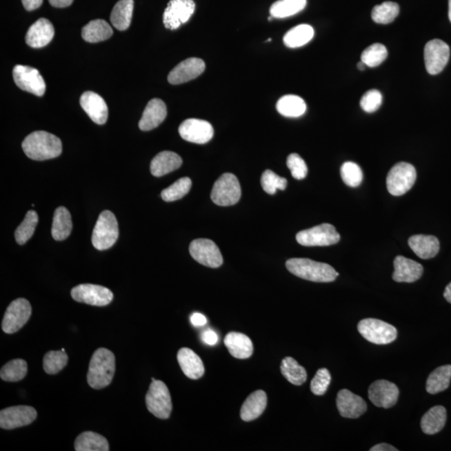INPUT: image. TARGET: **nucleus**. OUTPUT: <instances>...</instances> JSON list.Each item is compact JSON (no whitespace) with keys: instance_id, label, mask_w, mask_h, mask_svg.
<instances>
[{"instance_id":"nucleus-40","label":"nucleus","mask_w":451,"mask_h":451,"mask_svg":"<svg viewBox=\"0 0 451 451\" xmlns=\"http://www.w3.org/2000/svg\"><path fill=\"white\" fill-rule=\"evenodd\" d=\"M27 372L28 365L26 360L13 359L2 367L0 377L3 381L18 382L26 377Z\"/></svg>"},{"instance_id":"nucleus-24","label":"nucleus","mask_w":451,"mask_h":451,"mask_svg":"<svg viewBox=\"0 0 451 451\" xmlns=\"http://www.w3.org/2000/svg\"><path fill=\"white\" fill-rule=\"evenodd\" d=\"M167 106L160 99H152L142 114L139 128L144 132H148L159 126L167 117Z\"/></svg>"},{"instance_id":"nucleus-31","label":"nucleus","mask_w":451,"mask_h":451,"mask_svg":"<svg viewBox=\"0 0 451 451\" xmlns=\"http://www.w3.org/2000/svg\"><path fill=\"white\" fill-rule=\"evenodd\" d=\"M74 450L77 451H108V441L101 434L86 431L75 439Z\"/></svg>"},{"instance_id":"nucleus-33","label":"nucleus","mask_w":451,"mask_h":451,"mask_svg":"<svg viewBox=\"0 0 451 451\" xmlns=\"http://www.w3.org/2000/svg\"><path fill=\"white\" fill-rule=\"evenodd\" d=\"M113 30L103 19H96L87 23L82 29V38L89 43H98L112 37Z\"/></svg>"},{"instance_id":"nucleus-52","label":"nucleus","mask_w":451,"mask_h":451,"mask_svg":"<svg viewBox=\"0 0 451 451\" xmlns=\"http://www.w3.org/2000/svg\"><path fill=\"white\" fill-rule=\"evenodd\" d=\"M190 321H191L194 327H203L207 324L208 319L203 314H200V312H194L191 317H190Z\"/></svg>"},{"instance_id":"nucleus-22","label":"nucleus","mask_w":451,"mask_h":451,"mask_svg":"<svg viewBox=\"0 0 451 451\" xmlns=\"http://www.w3.org/2000/svg\"><path fill=\"white\" fill-rule=\"evenodd\" d=\"M54 29L52 23L46 19H39L30 26L26 34V41L31 48H42L52 41Z\"/></svg>"},{"instance_id":"nucleus-38","label":"nucleus","mask_w":451,"mask_h":451,"mask_svg":"<svg viewBox=\"0 0 451 451\" xmlns=\"http://www.w3.org/2000/svg\"><path fill=\"white\" fill-rule=\"evenodd\" d=\"M281 372L288 382L294 385H302L307 381V371L299 365L294 358L286 357L281 363Z\"/></svg>"},{"instance_id":"nucleus-54","label":"nucleus","mask_w":451,"mask_h":451,"mask_svg":"<svg viewBox=\"0 0 451 451\" xmlns=\"http://www.w3.org/2000/svg\"><path fill=\"white\" fill-rule=\"evenodd\" d=\"M370 451H398L395 447L382 443V444L376 445L370 450Z\"/></svg>"},{"instance_id":"nucleus-3","label":"nucleus","mask_w":451,"mask_h":451,"mask_svg":"<svg viewBox=\"0 0 451 451\" xmlns=\"http://www.w3.org/2000/svg\"><path fill=\"white\" fill-rule=\"evenodd\" d=\"M286 267L292 274L315 283L334 282L339 276L330 265L308 259H291L287 261Z\"/></svg>"},{"instance_id":"nucleus-44","label":"nucleus","mask_w":451,"mask_h":451,"mask_svg":"<svg viewBox=\"0 0 451 451\" xmlns=\"http://www.w3.org/2000/svg\"><path fill=\"white\" fill-rule=\"evenodd\" d=\"M68 356L64 351H49L43 359V370L49 374H57L66 366Z\"/></svg>"},{"instance_id":"nucleus-13","label":"nucleus","mask_w":451,"mask_h":451,"mask_svg":"<svg viewBox=\"0 0 451 451\" xmlns=\"http://www.w3.org/2000/svg\"><path fill=\"white\" fill-rule=\"evenodd\" d=\"M15 84L25 92L37 97H43L46 93V82L39 70L32 67L18 65L13 70Z\"/></svg>"},{"instance_id":"nucleus-46","label":"nucleus","mask_w":451,"mask_h":451,"mask_svg":"<svg viewBox=\"0 0 451 451\" xmlns=\"http://www.w3.org/2000/svg\"><path fill=\"white\" fill-rule=\"evenodd\" d=\"M340 173H341L343 183L349 186V187L357 188L362 183V170L354 162L347 161L343 163L341 170H340Z\"/></svg>"},{"instance_id":"nucleus-45","label":"nucleus","mask_w":451,"mask_h":451,"mask_svg":"<svg viewBox=\"0 0 451 451\" xmlns=\"http://www.w3.org/2000/svg\"><path fill=\"white\" fill-rule=\"evenodd\" d=\"M388 57L386 47L382 43H375L363 50L361 55V61L368 67L373 68L381 66Z\"/></svg>"},{"instance_id":"nucleus-14","label":"nucleus","mask_w":451,"mask_h":451,"mask_svg":"<svg viewBox=\"0 0 451 451\" xmlns=\"http://www.w3.org/2000/svg\"><path fill=\"white\" fill-rule=\"evenodd\" d=\"M193 0H171L163 14L164 26L168 30H177L187 23L195 11Z\"/></svg>"},{"instance_id":"nucleus-15","label":"nucleus","mask_w":451,"mask_h":451,"mask_svg":"<svg viewBox=\"0 0 451 451\" xmlns=\"http://www.w3.org/2000/svg\"><path fill=\"white\" fill-rule=\"evenodd\" d=\"M450 47L441 39H433L426 43L424 51L425 68L430 74L441 73L450 59Z\"/></svg>"},{"instance_id":"nucleus-8","label":"nucleus","mask_w":451,"mask_h":451,"mask_svg":"<svg viewBox=\"0 0 451 451\" xmlns=\"http://www.w3.org/2000/svg\"><path fill=\"white\" fill-rule=\"evenodd\" d=\"M359 334L367 341L385 345L394 341L397 339L398 332L391 324L375 319H365L358 324Z\"/></svg>"},{"instance_id":"nucleus-1","label":"nucleus","mask_w":451,"mask_h":451,"mask_svg":"<svg viewBox=\"0 0 451 451\" xmlns=\"http://www.w3.org/2000/svg\"><path fill=\"white\" fill-rule=\"evenodd\" d=\"M22 148L30 159L46 161L61 155L62 143L54 134L39 130L31 133L23 140Z\"/></svg>"},{"instance_id":"nucleus-27","label":"nucleus","mask_w":451,"mask_h":451,"mask_svg":"<svg viewBox=\"0 0 451 451\" xmlns=\"http://www.w3.org/2000/svg\"><path fill=\"white\" fill-rule=\"evenodd\" d=\"M225 346L233 357L245 359L250 358L253 353L252 340L247 335L237 332H231L226 335Z\"/></svg>"},{"instance_id":"nucleus-12","label":"nucleus","mask_w":451,"mask_h":451,"mask_svg":"<svg viewBox=\"0 0 451 451\" xmlns=\"http://www.w3.org/2000/svg\"><path fill=\"white\" fill-rule=\"evenodd\" d=\"M189 252L197 263L206 267L217 268L223 263L219 247L210 239H199L192 241L190 244Z\"/></svg>"},{"instance_id":"nucleus-42","label":"nucleus","mask_w":451,"mask_h":451,"mask_svg":"<svg viewBox=\"0 0 451 451\" xmlns=\"http://www.w3.org/2000/svg\"><path fill=\"white\" fill-rule=\"evenodd\" d=\"M39 217L37 212L29 211L15 231V240L19 245L25 244L31 239L37 227Z\"/></svg>"},{"instance_id":"nucleus-32","label":"nucleus","mask_w":451,"mask_h":451,"mask_svg":"<svg viewBox=\"0 0 451 451\" xmlns=\"http://www.w3.org/2000/svg\"><path fill=\"white\" fill-rule=\"evenodd\" d=\"M134 9V0H120L114 6L110 21L116 29L124 31L128 29L132 23Z\"/></svg>"},{"instance_id":"nucleus-7","label":"nucleus","mask_w":451,"mask_h":451,"mask_svg":"<svg viewBox=\"0 0 451 451\" xmlns=\"http://www.w3.org/2000/svg\"><path fill=\"white\" fill-rule=\"evenodd\" d=\"M242 190L235 175L225 173L217 180L211 193V199L221 207H228L239 203Z\"/></svg>"},{"instance_id":"nucleus-47","label":"nucleus","mask_w":451,"mask_h":451,"mask_svg":"<svg viewBox=\"0 0 451 451\" xmlns=\"http://www.w3.org/2000/svg\"><path fill=\"white\" fill-rule=\"evenodd\" d=\"M261 184L265 192L270 195H274L277 190L283 191L286 189L288 181L284 177L277 175L271 170H266L261 178Z\"/></svg>"},{"instance_id":"nucleus-29","label":"nucleus","mask_w":451,"mask_h":451,"mask_svg":"<svg viewBox=\"0 0 451 451\" xmlns=\"http://www.w3.org/2000/svg\"><path fill=\"white\" fill-rule=\"evenodd\" d=\"M268 398L263 390H257L252 393L243 403L241 409V419L249 422L258 419L267 407Z\"/></svg>"},{"instance_id":"nucleus-37","label":"nucleus","mask_w":451,"mask_h":451,"mask_svg":"<svg viewBox=\"0 0 451 451\" xmlns=\"http://www.w3.org/2000/svg\"><path fill=\"white\" fill-rule=\"evenodd\" d=\"M314 30L308 25H299L292 28L284 35L283 42L288 48H299L305 46L314 38Z\"/></svg>"},{"instance_id":"nucleus-43","label":"nucleus","mask_w":451,"mask_h":451,"mask_svg":"<svg viewBox=\"0 0 451 451\" xmlns=\"http://www.w3.org/2000/svg\"><path fill=\"white\" fill-rule=\"evenodd\" d=\"M192 188V181L189 177L180 178L161 192V197L165 201H175L183 199Z\"/></svg>"},{"instance_id":"nucleus-56","label":"nucleus","mask_w":451,"mask_h":451,"mask_svg":"<svg viewBox=\"0 0 451 451\" xmlns=\"http://www.w3.org/2000/svg\"><path fill=\"white\" fill-rule=\"evenodd\" d=\"M444 297L445 299L448 301L450 303H451V283L447 285L444 292Z\"/></svg>"},{"instance_id":"nucleus-35","label":"nucleus","mask_w":451,"mask_h":451,"mask_svg":"<svg viewBox=\"0 0 451 451\" xmlns=\"http://www.w3.org/2000/svg\"><path fill=\"white\" fill-rule=\"evenodd\" d=\"M451 379V365L441 366L434 370L427 379L426 391L430 394L442 392L450 386Z\"/></svg>"},{"instance_id":"nucleus-55","label":"nucleus","mask_w":451,"mask_h":451,"mask_svg":"<svg viewBox=\"0 0 451 451\" xmlns=\"http://www.w3.org/2000/svg\"><path fill=\"white\" fill-rule=\"evenodd\" d=\"M74 0H49L51 6L55 8H66L72 5Z\"/></svg>"},{"instance_id":"nucleus-48","label":"nucleus","mask_w":451,"mask_h":451,"mask_svg":"<svg viewBox=\"0 0 451 451\" xmlns=\"http://www.w3.org/2000/svg\"><path fill=\"white\" fill-rule=\"evenodd\" d=\"M331 383V374L325 368L320 369L312 379L310 389L315 395H323L327 392Z\"/></svg>"},{"instance_id":"nucleus-30","label":"nucleus","mask_w":451,"mask_h":451,"mask_svg":"<svg viewBox=\"0 0 451 451\" xmlns=\"http://www.w3.org/2000/svg\"><path fill=\"white\" fill-rule=\"evenodd\" d=\"M447 419L445 407L437 405L432 407L421 419V429L426 434H434L444 428Z\"/></svg>"},{"instance_id":"nucleus-17","label":"nucleus","mask_w":451,"mask_h":451,"mask_svg":"<svg viewBox=\"0 0 451 451\" xmlns=\"http://www.w3.org/2000/svg\"><path fill=\"white\" fill-rule=\"evenodd\" d=\"M179 134L183 140L192 143L206 144L212 139L214 130L208 121L188 119L181 124Z\"/></svg>"},{"instance_id":"nucleus-51","label":"nucleus","mask_w":451,"mask_h":451,"mask_svg":"<svg viewBox=\"0 0 451 451\" xmlns=\"http://www.w3.org/2000/svg\"><path fill=\"white\" fill-rule=\"evenodd\" d=\"M201 339L208 345L214 346L219 342V336H217L214 330L208 328L201 334Z\"/></svg>"},{"instance_id":"nucleus-21","label":"nucleus","mask_w":451,"mask_h":451,"mask_svg":"<svg viewBox=\"0 0 451 451\" xmlns=\"http://www.w3.org/2000/svg\"><path fill=\"white\" fill-rule=\"evenodd\" d=\"M81 106L89 117L98 125H104L108 119V108L104 99L98 94L86 92L82 94Z\"/></svg>"},{"instance_id":"nucleus-25","label":"nucleus","mask_w":451,"mask_h":451,"mask_svg":"<svg viewBox=\"0 0 451 451\" xmlns=\"http://www.w3.org/2000/svg\"><path fill=\"white\" fill-rule=\"evenodd\" d=\"M177 361L184 374L191 379H199L205 373V367L195 352L183 348L177 353Z\"/></svg>"},{"instance_id":"nucleus-16","label":"nucleus","mask_w":451,"mask_h":451,"mask_svg":"<svg viewBox=\"0 0 451 451\" xmlns=\"http://www.w3.org/2000/svg\"><path fill=\"white\" fill-rule=\"evenodd\" d=\"M37 418V411L27 405L12 406L0 411V427L14 430L31 424Z\"/></svg>"},{"instance_id":"nucleus-23","label":"nucleus","mask_w":451,"mask_h":451,"mask_svg":"<svg viewBox=\"0 0 451 451\" xmlns=\"http://www.w3.org/2000/svg\"><path fill=\"white\" fill-rule=\"evenodd\" d=\"M393 279L397 283H414L421 278L424 268L414 260L397 256L394 261Z\"/></svg>"},{"instance_id":"nucleus-58","label":"nucleus","mask_w":451,"mask_h":451,"mask_svg":"<svg viewBox=\"0 0 451 451\" xmlns=\"http://www.w3.org/2000/svg\"><path fill=\"white\" fill-rule=\"evenodd\" d=\"M449 19L451 22V0H449Z\"/></svg>"},{"instance_id":"nucleus-2","label":"nucleus","mask_w":451,"mask_h":451,"mask_svg":"<svg viewBox=\"0 0 451 451\" xmlns=\"http://www.w3.org/2000/svg\"><path fill=\"white\" fill-rule=\"evenodd\" d=\"M114 371H116L114 354L105 348H100L94 351L90 359L87 381L92 389H103L112 382Z\"/></svg>"},{"instance_id":"nucleus-6","label":"nucleus","mask_w":451,"mask_h":451,"mask_svg":"<svg viewBox=\"0 0 451 451\" xmlns=\"http://www.w3.org/2000/svg\"><path fill=\"white\" fill-rule=\"evenodd\" d=\"M417 170L407 162H399L388 174L386 184L391 195L399 197L408 192L417 181Z\"/></svg>"},{"instance_id":"nucleus-28","label":"nucleus","mask_w":451,"mask_h":451,"mask_svg":"<svg viewBox=\"0 0 451 451\" xmlns=\"http://www.w3.org/2000/svg\"><path fill=\"white\" fill-rule=\"evenodd\" d=\"M409 246L419 258L430 259L440 251V242L437 237L430 235H414L410 237Z\"/></svg>"},{"instance_id":"nucleus-36","label":"nucleus","mask_w":451,"mask_h":451,"mask_svg":"<svg viewBox=\"0 0 451 451\" xmlns=\"http://www.w3.org/2000/svg\"><path fill=\"white\" fill-rule=\"evenodd\" d=\"M279 113L286 117H299L306 112L307 106L302 98L294 94L281 97L277 103Z\"/></svg>"},{"instance_id":"nucleus-41","label":"nucleus","mask_w":451,"mask_h":451,"mask_svg":"<svg viewBox=\"0 0 451 451\" xmlns=\"http://www.w3.org/2000/svg\"><path fill=\"white\" fill-rule=\"evenodd\" d=\"M399 14V6L394 2H383L372 10V19L375 23L387 25L393 22Z\"/></svg>"},{"instance_id":"nucleus-57","label":"nucleus","mask_w":451,"mask_h":451,"mask_svg":"<svg viewBox=\"0 0 451 451\" xmlns=\"http://www.w3.org/2000/svg\"><path fill=\"white\" fill-rule=\"evenodd\" d=\"M366 66H367L363 61H360V62L358 63V68L360 70H365Z\"/></svg>"},{"instance_id":"nucleus-49","label":"nucleus","mask_w":451,"mask_h":451,"mask_svg":"<svg viewBox=\"0 0 451 451\" xmlns=\"http://www.w3.org/2000/svg\"><path fill=\"white\" fill-rule=\"evenodd\" d=\"M287 166L290 170L292 177L297 180H303L308 175V167L305 161L299 154L292 153L288 156Z\"/></svg>"},{"instance_id":"nucleus-53","label":"nucleus","mask_w":451,"mask_h":451,"mask_svg":"<svg viewBox=\"0 0 451 451\" xmlns=\"http://www.w3.org/2000/svg\"><path fill=\"white\" fill-rule=\"evenodd\" d=\"M22 3L26 10L32 11L42 6L43 0H22Z\"/></svg>"},{"instance_id":"nucleus-4","label":"nucleus","mask_w":451,"mask_h":451,"mask_svg":"<svg viewBox=\"0 0 451 451\" xmlns=\"http://www.w3.org/2000/svg\"><path fill=\"white\" fill-rule=\"evenodd\" d=\"M118 237L119 228L116 216L108 210L102 212L93 230V246L97 250H106L116 243Z\"/></svg>"},{"instance_id":"nucleus-5","label":"nucleus","mask_w":451,"mask_h":451,"mask_svg":"<svg viewBox=\"0 0 451 451\" xmlns=\"http://www.w3.org/2000/svg\"><path fill=\"white\" fill-rule=\"evenodd\" d=\"M146 403L150 413L161 419H167L171 415L172 403L171 394L164 382L153 381L150 383Z\"/></svg>"},{"instance_id":"nucleus-9","label":"nucleus","mask_w":451,"mask_h":451,"mask_svg":"<svg viewBox=\"0 0 451 451\" xmlns=\"http://www.w3.org/2000/svg\"><path fill=\"white\" fill-rule=\"evenodd\" d=\"M297 242L305 247H324L338 243L340 235L333 225L323 223L298 232Z\"/></svg>"},{"instance_id":"nucleus-11","label":"nucleus","mask_w":451,"mask_h":451,"mask_svg":"<svg viewBox=\"0 0 451 451\" xmlns=\"http://www.w3.org/2000/svg\"><path fill=\"white\" fill-rule=\"evenodd\" d=\"M71 296L79 303L103 307L108 305L113 300L112 292L108 288L96 284H81L71 290Z\"/></svg>"},{"instance_id":"nucleus-50","label":"nucleus","mask_w":451,"mask_h":451,"mask_svg":"<svg viewBox=\"0 0 451 451\" xmlns=\"http://www.w3.org/2000/svg\"><path fill=\"white\" fill-rule=\"evenodd\" d=\"M382 94L377 90H370L363 94L360 106L367 113L375 112L382 104Z\"/></svg>"},{"instance_id":"nucleus-10","label":"nucleus","mask_w":451,"mask_h":451,"mask_svg":"<svg viewBox=\"0 0 451 451\" xmlns=\"http://www.w3.org/2000/svg\"><path fill=\"white\" fill-rule=\"evenodd\" d=\"M32 308L29 301L18 299L13 301L8 307L2 322V330L8 334L17 333L29 321Z\"/></svg>"},{"instance_id":"nucleus-20","label":"nucleus","mask_w":451,"mask_h":451,"mask_svg":"<svg viewBox=\"0 0 451 451\" xmlns=\"http://www.w3.org/2000/svg\"><path fill=\"white\" fill-rule=\"evenodd\" d=\"M336 403L340 415L344 418L357 419L367 411L365 399L349 390H340Z\"/></svg>"},{"instance_id":"nucleus-18","label":"nucleus","mask_w":451,"mask_h":451,"mask_svg":"<svg viewBox=\"0 0 451 451\" xmlns=\"http://www.w3.org/2000/svg\"><path fill=\"white\" fill-rule=\"evenodd\" d=\"M399 395L395 383L387 381H376L369 388V399L379 408L390 409L397 405Z\"/></svg>"},{"instance_id":"nucleus-39","label":"nucleus","mask_w":451,"mask_h":451,"mask_svg":"<svg viewBox=\"0 0 451 451\" xmlns=\"http://www.w3.org/2000/svg\"><path fill=\"white\" fill-rule=\"evenodd\" d=\"M307 6V0H279L270 8L271 17L284 19L299 14Z\"/></svg>"},{"instance_id":"nucleus-34","label":"nucleus","mask_w":451,"mask_h":451,"mask_svg":"<svg viewBox=\"0 0 451 451\" xmlns=\"http://www.w3.org/2000/svg\"><path fill=\"white\" fill-rule=\"evenodd\" d=\"M72 231V221L70 213L64 207H59L55 210L52 229V237L54 240H66Z\"/></svg>"},{"instance_id":"nucleus-19","label":"nucleus","mask_w":451,"mask_h":451,"mask_svg":"<svg viewBox=\"0 0 451 451\" xmlns=\"http://www.w3.org/2000/svg\"><path fill=\"white\" fill-rule=\"evenodd\" d=\"M205 62L199 58H189L181 62L168 74L172 85H180L194 80L204 72Z\"/></svg>"},{"instance_id":"nucleus-26","label":"nucleus","mask_w":451,"mask_h":451,"mask_svg":"<svg viewBox=\"0 0 451 451\" xmlns=\"http://www.w3.org/2000/svg\"><path fill=\"white\" fill-rule=\"evenodd\" d=\"M183 164L179 155L172 152H161L150 162V172L154 177H160L176 171Z\"/></svg>"}]
</instances>
